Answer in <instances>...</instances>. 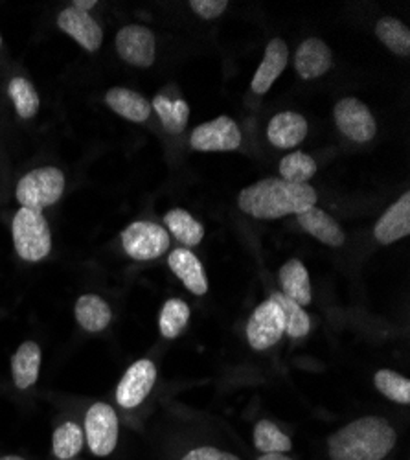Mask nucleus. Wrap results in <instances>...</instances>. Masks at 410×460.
I'll list each match as a JSON object with an SVG mask.
<instances>
[{"mask_svg":"<svg viewBox=\"0 0 410 460\" xmlns=\"http://www.w3.org/2000/svg\"><path fill=\"white\" fill-rule=\"evenodd\" d=\"M12 234L17 254L26 261H41L52 249L50 226L41 212L21 208L13 217Z\"/></svg>","mask_w":410,"mask_h":460,"instance_id":"3","label":"nucleus"},{"mask_svg":"<svg viewBox=\"0 0 410 460\" xmlns=\"http://www.w3.org/2000/svg\"><path fill=\"white\" fill-rule=\"evenodd\" d=\"M287 59H289V49L280 37H276V40H273L267 45L264 61L254 74L252 84H250L252 91L256 94H266L273 87V84L278 80V75L285 70Z\"/></svg>","mask_w":410,"mask_h":460,"instance_id":"15","label":"nucleus"},{"mask_svg":"<svg viewBox=\"0 0 410 460\" xmlns=\"http://www.w3.org/2000/svg\"><path fill=\"white\" fill-rule=\"evenodd\" d=\"M166 226L170 228V233L184 245L196 247L203 242L205 238V228L203 225L190 214L182 208H173L166 214L164 217Z\"/></svg>","mask_w":410,"mask_h":460,"instance_id":"23","label":"nucleus"},{"mask_svg":"<svg viewBox=\"0 0 410 460\" xmlns=\"http://www.w3.org/2000/svg\"><path fill=\"white\" fill-rule=\"evenodd\" d=\"M188 321H190L188 304L179 298H171L164 304V308L161 312V321H159L161 333L166 339H175L186 328Z\"/></svg>","mask_w":410,"mask_h":460,"instance_id":"28","label":"nucleus"},{"mask_svg":"<svg viewBox=\"0 0 410 460\" xmlns=\"http://www.w3.org/2000/svg\"><path fill=\"white\" fill-rule=\"evenodd\" d=\"M273 302L278 304V308L284 314V323H285V333L291 335L292 339L304 337L310 333L311 330V321L308 317V314L302 310V305H298L296 302H292L291 298H287L282 293H275L271 296Z\"/></svg>","mask_w":410,"mask_h":460,"instance_id":"26","label":"nucleus"},{"mask_svg":"<svg viewBox=\"0 0 410 460\" xmlns=\"http://www.w3.org/2000/svg\"><path fill=\"white\" fill-rule=\"evenodd\" d=\"M410 234V194H403L376 223L374 236L379 243L390 245Z\"/></svg>","mask_w":410,"mask_h":460,"instance_id":"13","label":"nucleus"},{"mask_svg":"<svg viewBox=\"0 0 410 460\" xmlns=\"http://www.w3.org/2000/svg\"><path fill=\"white\" fill-rule=\"evenodd\" d=\"M157 379V368L149 359L136 361L129 367V370L124 374L122 381L118 383L117 389V400L122 407L133 409L138 407L147 394L152 393Z\"/></svg>","mask_w":410,"mask_h":460,"instance_id":"11","label":"nucleus"},{"mask_svg":"<svg viewBox=\"0 0 410 460\" xmlns=\"http://www.w3.org/2000/svg\"><path fill=\"white\" fill-rule=\"evenodd\" d=\"M85 437L94 455L107 456L113 453L118 442V418L115 409L107 403H94L85 416Z\"/></svg>","mask_w":410,"mask_h":460,"instance_id":"6","label":"nucleus"},{"mask_svg":"<svg viewBox=\"0 0 410 460\" xmlns=\"http://www.w3.org/2000/svg\"><path fill=\"white\" fill-rule=\"evenodd\" d=\"M171 271L194 295H205L208 291V280L199 258L188 249H177L168 258Z\"/></svg>","mask_w":410,"mask_h":460,"instance_id":"17","label":"nucleus"},{"mask_svg":"<svg viewBox=\"0 0 410 460\" xmlns=\"http://www.w3.org/2000/svg\"><path fill=\"white\" fill-rule=\"evenodd\" d=\"M317 173V163L302 151L291 153L280 163V179L294 184H308L311 177Z\"/></svg>","mask_w":410,"mask_h":460,"instance_id":"27","label":"nucleus"},{"mask_svg":"<svg viewBox=\"0 0 410 460\" xmlns=\"http://www.w3.org/2000/svg\"><path fill=\"white\" fill-rule=\"evenodd\" d=\"M182 460H240V458L231 453L219 451L215 447H197L186 455Z\"/></svg>","mask_w":410,"mask_h":460,"instance_id":"34","label":"nucleus"},{"mask_svg":"<svg viewBox=\"0 0 410 460\" xmlns=\"http://www.w3.org/2000/svg\"><path fill=\"white\" fill-rule=\"evenodd\" d=\"M65 191V175L61 170L47 166L37 168L26 173L15 190L17 201L22 208H30L35 212H41L47 207L57 203Z\"/></svg>","mask_w":410,"mask_h":460,"instance_id":"4","label":"nucleus"},{"mask_svg":"<svg viewBox=\"0 0 410 460\" xmlns=\"http://www.w3.org/2000/svg\"><path fill=\"white\" fill-rule=\"evenodd\" d=\"M8 94L21 119H33L37 111H39V94H37V91L28 80L13 78L8 85Z\"/></svg>","mask_w":410,"mask_h":460,"instance_id":"29","label":"nucleus"},{"mask_svg":"<svg viewBox=\"0 0 410 460\" xmlns=\"http://www.w3.org/2000/svg\"><path fill=\"white\" fill-rule=\"evenodd\" d=\"M240 208L257 219H278L302 214L315 207L317 191L310 184H294L284 179H264L241 190Z\"/></svg>","mask_w":410,"mask_h":460,"instance_id":"1","label":"nucleus"},{"mask_svg":"<svg viewBox=\"0 0 410 460\" xmlns=\"http://www.w3.org/2000/svg\"><path fill=\"white\" fill-rule=\"evenodd\" d=\"M254 444L262 453H285L291 449V438L269 420L257 421L254 429Z\"/></svg>","mask_w":410,"mask_h":460,"instance_id":"30","label":"nucleus"},{"mask_svg":"<svg viewBox=\"0 0 410 460\" xmlns=\"http://www.w3.org/2000/svg\"><path fill=\"white\" fill-rule=\"evenodd\" d=\"M0 460H24V458H21V456H3Z\"/></svg>","mask_w":410,"mask_h":460,"instance_id":"37","label":"nucleus"},{"mask_svg":"<svg viewBox=\"0 0 410 460\" xmlns=\"http://www.w3.org/2000/svg\"><path fill=\"white\" fill-rule=\"evenodd\" d=\"M96 4H98L96 0H76V3L72 4V8H76V10H80V12H87V13H89Z\"/></svg>","mask_w":410,"mask_h":460,"instance_id":"35","label":"nucleus"},{"mask_svg":"<svg viewBox=\"0 0 410 460\" xmlns=\"http://www.w3.org/2000/svg\"><path fill=\"white\" fill-rule=\"evenodd\" d=\"M105 102L117 114L131 122H145L153 111L142 94L124 87L110 89L105 94Z\"/></svg>","mask_w":410,"mask_h":460,"instance_id":"19","label":"nucleus"},{"mask_svg":"<svg viewBox=\"0 0 410 460\" xmlns=\"http://www.w3.org/2000/svg\"><path fill=\"white\" fill-rule=\"evenodd\" d=\"M190 6L197 15L212 21V19H217L222 12L227 10L229 3L227 0H192Z\"/></svg>","mask_w":410,"mask_h":460,"instance_id":"33","label":"nucleus"},{"mask_svg":"<svg viewBox=\"0 0 410 460\" xmlns=\"http://www.w3.org/2000/svg\"><path fill=\"white\" fill-rule=\"evenodd\" d=\"M120 58L135 66H152L155 61V33L138 24L126 26L117 35Z\"/></svg>","mask_w":410,"mask_h":460,"instance_id":"10","label":"nucleus"},{"mask_svg":"<svg viewBox=\"0 0 410 460\" xmlns=\"http://www.w3.org/2000/svg\"><path fill=\"white\" fill-rule=\"evenodd\" d=\"M333 117L341 133L355 142H368L376 137V120L370 109L357 98L341 100L335 105Z\"/></svg>","mask_w":410,"mask_h":460,"instance_id":"8","label":"nucleus"},{"mask_svg":"<svg viewBox=\"0 0 410 460\" xmlns=\"http://www.w3.org/2000/svg\"><path fill=\"white\" fill-rule=\"evenodd\" d=\"M282 295L296 302L298 305H308L311 302V282L308 270L301 260H289L280 271Z\"/></svg>","mask_w":410,"mask_h":460,"instance_id":"20","label":"nucleus"},{"mask_svg":"<svg viewBox=\"0 0 410 460\" xmlns=\"http://www.w3.org/2000/svg\"><path fill=\"white\" fill-rule=\"evenodd\" d=\"M122 245L133 260H155L170 249V234L157 223L136 221L124 230Z\"/></svg>","mask_w":410,"mask_h":460,"instance_id":"5","label":"nucleus"},{"mask_svg":"<svg viewBox=\"0 0 410 460\" xmlns=\"http://www.w3.org/2000/svg\"><path fill=\"white\" fill-rule=\"evenodd\" d=\"M41 349L31 341L21 344V349L12 358V374L17 389H30L39 377Z\"/></svg>","mask_w":410,"mask_h":460,"instance_id":"21","label":"nucleus"},{"mask_svg":"<svg viewBox=\"0 0 410 460\" xmlns=\"http://www.w3.org/2000/svg\"><path fill=\"white\" fill-rule=\"evenodd\" d=\"M190 144L197 151H232L241 146V131L229 117H219L194 129Z\"/></svg>","mask_w":410,"mask_h":460,"instance_id":"9","label":"nucleus"},{"mask_svg":"<svg viewBox=\"0 0 410 460\" xmlns=\"http://www.w3.org/2000/svg\"><path fill=\"white\" fill-rule=\"evenodd\" d=\"M83 447V431L74 421H66L54 433V453L61 460H72Z\"/></svg>","mask_w":410,"mask_h":460,"instance_id":"31","label":"nucleus"},{"mask_svg":"<svg viewBox=\"0 0 410 460\" xmlns=\"http://www.w3.org/2000/svg\"><path fill=\"white\" fill-rule=\"evenodd\" d=\"M333 63V56L329 47L311 37L298 47L294 54V68L302 80H315L324 75Z\"/></svg>","mask_w":410,"mask_h":460,"instance_id":"14","label":"nucleus"},{"mask_svg":"<svg viewBox=\"0 0 410 460\" xmlns=\"http://www.w3.org/2000/svg\"><path fill=\"white\" fill-rule=\"evenodd\" d=\"M76 319L78 323L87 330V332H101L109 326L110 317V308L109 304L98 296V295H83L76 302Z\"/></svg>","mask_w":410,"mask_h":460,"instance_id":"22","label":"nucleus"},{"mask_svg":"<svg viewBox=\"0 0 410 460\" xmlns=\"http://www.w3.org/2000/svg\"><path fill=\"white\" fill-rule=\"evenodd\" d=\"M285 333L284 314L278 304L267 300L259 304L247 324V339L254 350H267Z\"/></svg>","mask_w":410,"mask_h":460,"instance_id":"7","label":"nucleus"},{"mask_svg":"<svg viewBox=\"0 0 410 460\" xmlns=\"http://www.w3.org/2000/svg\"><path fill=\"white\" fill-rule=\"evenodd\" d=\"M57 26L68 33L74 41H78L87 52H96L101 47L103 31L87 12H80L70 6L59 13Z\"/></svg>","mask_w":410,"mask_h":460,"instance_id":"12","label":"nucleus"},{"mask_svg":"<svg viewBox=\"0 0 410 460\" xmlns=\"http://www.w3.org/2000/svg\"><path fill=\"white\" fill-rule=\"evenodd\" d=\"M257 460H292V458L284 456V453H264Z\"/></svg>","mask_w":410,"mask_h":460,"instance_id":"36","label":"nucleus"},{"mask_svg":"<svg viewBox=\"0 0 410 460\" xmlns=\"http://www.w3.org/2000/svg\"><path fill=\"white\" fill-rule=\"evenodd\" d=\"M0 45H3V37H0Z\"/></svg>","mask_w":410,"mask_h":460,"instance_id":"38","label":"nucleus"},{"mask_svg":"<svg viewBox=\"0 0 410 460\" xmlns=\"http://www.w3.org/2000/svg\"><path fill=\"white\" fill-rule=\"evenodd\" d=\"M298 223H301L308 234L329 247H341L346 240L339 223L317 207H311L302 214H298Z\"/></svg>","mask_w":410,"mask_h":460,"instance_id":"18","label":"nucleus"},{"mask_svg":"<svg viewBox=\"0 0 410 460\" xmlns=\"http://www.w3.org/2000/svg\"><path fill=\"white\" fill-rule=\"evenodd\" d=\"M153 109L168 133L179 135L186 129L190 119V107L184 100H170L168 96L159 94L153 100Z\"/></svg>","mask_w":410,"mask_h":460,"instance_id":"24","label":"nucleus"},{"mask_svg":"<svg viewBox=\"0 0 410 460\" xmlns=\"http://www.w3.org/2000/svg\"><path fill=\"white\" fill-rule=\"evenodd\" d=\"M396 444V431L383 418L366 416L335 433L329 442L333 460H383Z\"/></svg>","mask_w":410,"mask_h":460,"instance_id":"2","label":"nucleus"},{"mask_svg":"<svg viewBox=\"0 0 410 460\" xmlns=\"http://www.w3.org/2000/svg\"><path fill=\"white\" fill-rule=\"evenodd\" d=\"M376 33L379 37V41L394 54L397 56L410 54V30L401 21L392 17H383L376 26Z\"/></svg>","mask_w":410,"mask_h":460,"instance_id":"25","label":"nucleus"},{"mask_svg":"<svg viewBox=\"0 0 410 460\" xmlns=\"http://www.w3.org/2000/svg\"><path fill=\"white\" fill-rule=\"evenodd\" d=\"M376 387L396 403H410V381L392 370H379L376 374Z\"/></svg>","mask_w":410,"mask_h":460,"instance_id":"32","label":"nucleus"},{"mask_svg":"<svg viewBox=\"0 0 410 460\" xmlns=\"http://www.w3.org/2000/svg\"><path fill=\"white\" fill-rule=\"evenodd\" d=\"M308 135V122L302 114L285 111L278 112L267 128V138L280 149H289L301 144Z\"/></svg>","mask_w":410,"mask_h":460,"instance_id":"16","label":"nucleus"},{"mask_svg":"<svg viewBox=\"0 0 410 460\" xmlns=\"http://www.w3.org/2000/svg\"><path fill=\"white\" fill-rule=\"evenodd\" d=\"M72 460H74V458H72Z\"/></svg>","mask_w":410,"mask_h":460,"instance_id":"39","label":"nucleus"}]
</instances>
